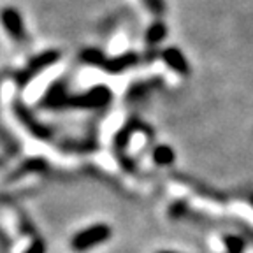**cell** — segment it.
<instances>
[{"mask_svg":"<svg viewBox=\"0 0 253 253\" xmlns=\"http://www.w3.org/2000/svg\"><path fill=\"white\" fill-rule=\"evenodd\" d=\"M113 230H111L109 225L106 223H95V225L88 227V229L79 230L74 237H72V250L76 252H86V250L93 248L97 245H102L111 237Z\"/></svg>","mask_w":253,"mask_h":253,"instance_id":"1","label":"cell"},{"mask_svg":"<svg viewBox=\"0 0 253 253\" xmlns=\"http://www.w3.org/2000/svg\"><path fill=\"white\" fill-rule=\"evenodd\" d=\"M0 21H2V27H4L5 34L11 37L14 42L23 44L27 41V30H25L23 18H21V12L16 7H4L0 11Z\"/></svg>","mask_w":253,"mask_h":253,"instance_id":"2","label":"cell"},{"mask_svg":"<svg viewBox=\"0 0 253 253\" xmlns=\"http://www.w3.org/2000/svg\"><path fill=\"white\" fill-rule=\"evenodd\" d=\"M58 58H60V53L58 51H55V49H47V51H44V53H41V55L34 56V58L28 62L27 67H25L21 72H18V76H16V78H18V81H20L21 84H25L27 81H30L34 76L39 74L42 69L49 67L51 63H55Z\"/></svg>","mask_w":253,"mask_h":253,"instance_id":"3","label":"cell"},{"mask_svg":"<svg viewBox=\"0 0 253 253\" xmlns=\"http://www.w3.org/2000/svg\"><path fill=\"white\" fill-rule=\"evenodd\" d=\"M141 62V56L137 53H123V55L113 56V58H106L102 63V69L109 74H120V72L126 71L128 67H134Z\"/></svg>","mask_w":253,"mask_h":253,"instance_id":"4","label":"cell"},{"mask_svg":"<svg viewBox=\"0 0 253 253\" xmlns=\"http://www.w3.org/2000/svg\"><path fill=\"white\" fill-rule=\"evenodd\" d=\"M160 55H162V60L166 62L167 67L172 69L176 74H179V76H188L190 74L188 62H186L185 55L179 51L178 47H166Z\"/></svg>","mask_w":253,"mask_h":253,"instance_id":"5","label":"cell"},{"mask_svg":"<svg viewBox=\"0 0 253 253\" xmlns=\"http://www.w3.org/2000/svg\"><path fill=\"white\" fill-rule=\"evenodd\" d=\"M167 37V27L164 21H153L146 30V42L148 46H157Z\"/></svg>","mask_w":253,"mask_h":253,"instance_id":"6","label":"cell"},{"mask_svg":"<svg viewBox=\"0 0 253 253\" xmlns=\"http://www.w3.org/2000/svg\"><path fill=\"white\" fill-rule=\"evenodd\" d=\"M153 160L158 166H170L174 162V150L166 144H160L153 150Z\"/></svg>","mask_w":253,"mask_h":253,"instance_id":"7","label":"cell"},{"mask_svg":"<svg viewBox=\"0 0 253 253\" xmlns=\"http://www.w3.org/2000/svg\"><path fill=\"white\" fill-rule=\"evenodd\" d=\"M223 246L227 253H243L246 248V239L243 236H223Z\"/></svg>","mask_w":253,"mask_h":253,"instance_id":"8","label":"cell"},{"mask_svg":"<svg viewBox=\"0 0 253 253\" xmlns=\"http://www.w3.org/2000/svg\"><path fill=\"white\" fill-rule=\"evenodd\" d=\"M81 60L84 63H90V65H97V67H102L104 60H106V55L99 49H95V47H88L84 51H81Z\"/></svg>","mask_w":253,"mask_h":253,"instance_id":"9","label":"cell"},{"mask_svg":"<svg viewBox=\"0 0 253 253\" xmlns=\"http://www.w3.org/2000/svg\"><path fill=\"white\" fill-rule=\"evenodd\" d=\"M142 4L146 5L148 11L157 16L166 12V0H142Z\"/></svg>","mask_w":253,"mask_h":253,"instance_id":"10","label":"cell"},{"mask_svg":"<svg viewBox=\"0 0 253 253\" xmlns=\"http://www.w3.org/2000/svg\"><path fill=\"white\" fill-rule=\"evenodd\" d=\"M28 253H44V246L41 245V243H37V245L34 246V248H32Z\"/></svg>","mask_w":253,"mask_h":253,"instance_id":"11","label":"cell"},{"mask_svg":"<svg viewBox=\"0 0 253 253\" xmlns=\"http://www.w3.org/2000/svg\"><path fill=\"white\" fill-rule=\"evenodd\" d=\"M248 201H250V204L253 206V194H250V197H248Z\"/></svg>","mask_w":253,"mask_h":253,"instance_id":"12","label":"cell"},{"mask_svg":"<svg viewBox=\"0 0 253 253\" xmlns=\"http://www.w3.org/2000/svg\"><path fill=\"white\" fill-rule=\"evenodd\" d=\"M162 253H169V252H162Z\"/></svg>","mask_w":253,"mask_h":253,"instance_id":"13","label":"cell"}]
</instances>
